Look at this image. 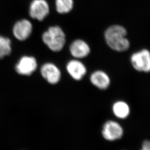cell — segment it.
I'll use <instances>...</instances> for the list:
<instances>
[{
  "mask_svg": "<svg viewBox=\"0 0 150 150\" xmlns=\"http://www.w3.org/2000/svg\"><path fill=\"white\" fill-rule=\"evenodd\" d=\"M114 115L120 118H125L130 113L128 105L124 101H117L112 106Z\"/></svg>",
  "mask_w": 150,
  "mask_h": 150,
  "instance_id": "obj_12",
  "label": "cell"
},
{
  "mask_svg": "<svg viewBox=\"0 0 150 150\" xmlns=\"http://www.w3.org/2000/svg\"><path fill=\"white\" fill-rule=\"evenodd\" d=\"M50 11L49 4L46 0H32L29 6V14L31 17L37 20H43Z\"/></svg>",
  "mask_w": 150,
  "mask_h": 150,
  "instance_id": "obj_4",
  "label": "cell"
},
{
  "mask_svg": "<svg viewBox=\"0 0 150 150\" xmlns=\"http://www.w3.org/2000/svg\"><path fill=\"white\" fill-rule=\"evenodd\" d=\"M57 11L59 14H67L72 10L74 0H55Z\"/></svg>",
  "mask_w": 150,
  "mask_h": 150,
  "instance_id": "obj_13",
  "label": "cell"
},
{
  "mask_svg": "<svg viewBox=\"0 0 150 150\" xmlns=\"http://www.w3.org/2000/svg\"><path fill=\"white\" fill-rule=\"evenodd\" d=\"M127 31L119 25L110 26L104 34L106 42L111 48L118 52L127 50L130 47V42L126 38Z\"/></svg>",
  "mask_w": 150,
  "mask_h": 150,
  "instance_id": "obj_1",
  "label": "cell"
},
{
  "mask_svg": "<svg viewBox=\"0 0 150 150\" xmlns=\"http://www.w3.org/2000/svg\"><path fill=\"white\" fill-rule=\"evenodd\" d=\"M10 39L0 36V58L9 55L11 52Z\"/></svg>",
  "mask_w": 150,
  "mask_h": 150,
  "instance_id": "obj_14",
  "label": "cell"
},
{
  "mask_svg": "<svg viewBox=\"0 0 150 150\" xmlns=\"http://www.w3.org/2000/svg\"><path fill=\"white\" fill-rule=\"evenodd\" d=\"M131 62L136 70L150 72V52L147 49H144L133 54L131 57Z\"/></svg>",
  "mask_w": 150,
  "mask_h": 150,
  "instance_id": "obj_3",
  "label": "cell"
},
{
  "mask_svg": "<svg viewBox=\"0 0 150 150\" xmlns=\"http://www.w3.org/2000/svg\"><path fill=\"white\" fill-rule=\"evenodd\" d=\"M32 31V25L29 21L23 19L15 24L13 33L15 37L19 40H25L30 36Z\"/></svg>",
  "mask_w": 150,
  "mask_h": 150,
  "instance_id": "obj_7",
  "label": "cell"
},
{
  "mask_svg": "<svg viewBox=\"0 0 150 150\" xmlns=\"http://www.w3.org/2000/svg\"><path fill=\"white\" fill-rule=\"evenodd\" d=\"M90 81L93 85L100 89H106L110 85L109 76L103 71L99 70L94 72L90 76Z\"/></svg>",
  "mask_w": 150,
  "mask_h": 150,
  "instance_id": "obj_11",
  "label": "cell"
},
{
  "mask_svg": "<svg viewBox=\"0 0 150 150\" xmlns=\"http://www.w3.org/2000/svg\"><path fill=\"white\" fill-rule=\"evenodd\" d=\"M67 69L70 75L76 81L82 79L87 71L85 65L80 61L76 59L68 62Z\"/></svg>",
  "mask_w": 150,
  "mask_h": 150,
  "instance_id": "obj_10",
  "label": "cell"
},
{
  "mask_svg": "<svg viewBox=\"0 0 150 150\" xmlns=\"http://www.w3.org/2000/svg\"><path fill=\"white\" fill-rule=\"evenodd\" d=\"M140 150H150V141H144L142 145V149Z\"/></svg>",
  "mask_w": 150,
  "mask_h": 150,
  "instance_id": "obj_15",
  "label": "cell"
},
{
  "mask_svg": "<svg viewBox=\"0 0 150 150\" xmlns=\"http://www.w3.org/2000/svg\"><path fill=\"white\" fill-rule=\"evenodd\" d=\"M123 131L121 126L115 121H107L103 125L102 135L106 140L115 141L122 137Z\"/></svg>",
  "mask_w": 150,
  "mask_h": 150,
  "instance_id": "obj_5",
  "label": "cell"
},
{
  "mask_svg": "<svg viewBox=\"0 0 150 150\" xmlns=\"http://www.w3.org/2000/svg\"><path fill=\"white\" fill-rule=\"evenodd\" d=\"M70 51L74 57L80 59L87 56L90 53V49L86 42L81 40H76L70 45Z\"/></svg>",
  "mask_w": 150,
  "mask_h": 150,
  "instance_id": "obj_9",
  "label": "cell"
},
{
  "mask_svg": "<svg viewBox=\"0 0 150 150\" xmlns=\"http://www.w3.org/2000/svg\"><path fill=\"white\" fill-rule=\"evenodd\" d=\"M42 40L51 50L59 52L65 45V35L59 26H51L43 34Z\"/></svg>",
  "mask_w": 150,
  "mask_h": 150,
  "instance_id": "obj_2",
  "label": "cell"
},
{
  "mask_svg": "<svg viewBox=\"0 0 150 150\" xmlns=\"http://www.w3.org/2000/svg\"><path fill=\"white\" fill-rule=\"evenodd\" d=\"M42 76L49 83L55 84L61 79V71L57 67L52 63H46L43 64L40 69Z\"/></svg>",
  "mask_w": 150,
  "mask_h": 150,
  "instance_id": "obj_8",
  "label": "cell"
},
{
  "mask_svg": "<svg viewBox=\"0 0 150 150\" xmlns=\"http://www.w3.org/2000/svg\"><path fill=\"white\" fill-rule=\"evenodd\" d=\"M37 62L35 58L31 56H23L16 64L15 69L19 74L25 76L31 75L36 71Z\"/></svg>",
  "mask_w": 150,
  "mask_h": 150,
  "instance_id": "obj_6",
  "label": "cell"
}]
</instances>
